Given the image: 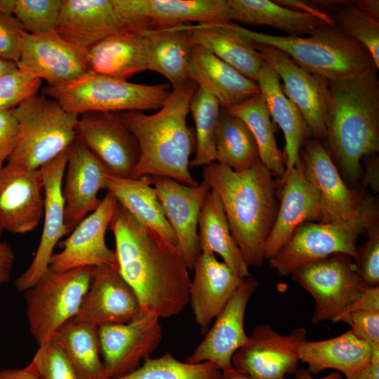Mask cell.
Wrapping results in <instances>:
<instances>
[{
	"instance_id": "obj_1",
	"label": "cell",
	"mask_w": 379,
	"mask_h": 379,
	"mask_svg": "<svg viewBox=\"0 0 379 379\" xmlns=\"http://www.w3.org/2000/svg\"><path fill=\"white\" fill-rule=\"evenodd\" d=\"M119 271L142 311L160 318L189 302L188 267L176 244L136 220L119 203L110 221Z\"/></svg>"
},
{
	"instance_id": "obj_2",
	"label": "cell",
	"mask_w": 379,
	"mask_h": 379,
	"mask_svg": "<svg viewBox=\"0 0 379 379\" xmlns=\"http://www.w3.org/2000/svg\"><path fill=\"white\" fill-rule=\"evenodd\" d=\"M272 174L260 159L242 171L217 162L203 168V180L219 198L248 267L262 264L265 244L278 211Z\"/></svg>"
},
{
	"instance_id": "obj_3",
	"label": "cell",
	"mask_w": 379,
	"mask_h": 379,
	"mask_svg": "<svg viewBox=\"0 0 379 379\" xmlns=\"http://www.w3.org/2000/svg\"><path fill=\"white\" fill-rule=\"evenodd\" d=\"M197 88L190 80L173 89L163 106L153 114L140 111L120 112L139 147L132 178L159 176L190 186L198 184L190 172L194 138L186 121Z\"/></svg>"
},
{
	"instance_id": "obj_4",
	"label": "cell",
	"mask_w": 379,
	"mask_h": 379,
	"mask_svg": "<svg viewBox=\"0 0 379 379\" xmlns=\"http://www.w3.org/2000/svg\"><path fill=\"white\" fill-rule=\"evenodd\" d=\"M373 67L354 76L328 80L326 137L330 150L352 182L361 161L379 150V79Z\"/></svg>"
},
{
	"instance_id": "obj_5",
	"label": "cell",
	"mask_w": 379,
	"mask_h": 379,
	"mask_svg": "<svg viewBox=\"0 0 379 379\" xmlns=\"http://www.w3.org/2000/svg\"><path fill=\"white\" fill-rule=\"evenodd\" d=\"M234 27L255 44L284 51L299 66L327 80L354 76L375 67L367 49L335 24L324 25L307 37L272 35L235 23Z\"/></svg>"
},
{
	"instance_id": "obj_6",
	"label": "cell",
	"mask_w": 379,
	"mask_h": 379,
	"mask_svg": "<svg viewBox=\"0 0 379 379\" xmlns=\"http://www.w3.org/2000/svg\"><path fill=\"white\" fill-rule=\"evenodd\" d=\"M44 95L67 112L84 113L159 109L171 93L166 84H140L91 71L66 82L48 85Z\"/></svg>"
},
{
	"instance_id": "obj_7",
	"label": "cell",
	"mask_w": 379,
	"mask_h": 379,
	"mask_svg": "<svg viewBox=\"0 0 379 379\" xmlns=\"http://www.w3.org/2000/svg\"><path fill=\"white\" fill-rule=\"evenodd\" d=\"M18 137L7 165L39 169L68 149L77 137L78 115L56 100L36 94L13 109Z\"/></svg>"
},
{
	"instance_id": "obj_8",
	"label": "cell",
	"mask_w": 379,
	"mask_h": 379,
	"mask_svg": "<svg viewBox=\"0 0 379 379\" xmlns=\"http://www.w3.org/2000/svg\"><path fill=\"white\" fill-rule=\"evenodd\" d=\"M377 209L368 199L353 216L339 221L299 226L281 250L269 259L272 268L287 276L305 265L343 253L354 258L360 234L376 226Z\"/></svg>"
},
{
	"instance_id": "obj_9",
	"label": "cell",
	"mask_w": 379,
	"mask_h": 379,
	"mask_svg": "<svg viewBox=\"0 0 379 379\" xmlns=\"http://www.w3.org/2000/svg\"><path fill=\"white\" fill-rule=\"evenodd\" d=\"M93 267L64 272L48 268L37 282L23 293L29 330L39 347L78 314L89 288Z\"/></svg>"
},
{
	"instance_id": "obj_10",
	"label": "cell",
	"mask_w": 379,
	"mask_h": 379,
	"mask_svg": "<svg viewBox=\"0 0 379 379\" xmlns=\"http://www.w3.org/2000/svg\"><path fill=\"white\" fill-rule=\"evenodd\" d=\"M291 274L314 300L313 324L340 321L369 286L356 272L352 258L343 253L302 266Z\"/></svg>"
},
{
	"instance_id": "obj_11",
	"label": "cell",
	"mask_w": 379,
	"mask_h": 379,
	"mask_svg": "<svg viewBox=\"0 0 379 379\" xmlns=\"http://www.w3.org/2000/svg\"><path fill=\"white\" fill-rule=\"evenodd\" d=\"M124 29L152 30L187 23L232 22L228 0H112Z\"/></svg>"
},
{
	"instance_id": "obj_12",
	"label": "cell",
	"mask_w": 379,
	"mask_h": 379,
	"mask_svg": "<svg viewBox=\"0 0 379 379\" xmlns=\"http://www.w3.org/2000/svg\"><path fill=\"white\" fill-rule=\"evenodd\" d=\"M101 359L107 379L124 376L138 368L160 344L159 318L141 310L129 322L98 327Z\"/></svg>"
},
{
	"instance_id": "obj_13",
	"label": "cell",
	"mask_w": 379,
	"mask_h": 379,
	"mask_svg": "<svg viewBox=\"0 0 379 379\" xmlns=\"http://www.w3.org/2000/svg\"><path fill=\"white\" fill-rule=\"evenodd\" d=\"M307 340L302 327L280 335L266 324L255 326L247 343L233 354L236 369L254 379H284L297 371L300 345Z\"/></svg>"
},
{
	"instance_id": "obj_14",
	"label": "cell",
	"mask_w": 379,
	"mask_h": 379,
	"mask_svg": "<svg viewBox=\"0 0 379 379\" xmlns=\"http://www.w3.org/2000/svg\"><path fill=\"white\" fill-rule=\"evenodd\" d=\"M255 46L283 81L282 91L299 109L314 138L325 140L330 97L328 80L303 69L276 47L261 44Z\"/></svg>"
},
{
	"instance_id": "obj_15",
	"label": "cell",
	"mask_w": 379,
	"mask_h": 379,
	"mask_svg": "<svg viewBox=\"0 0 379 379\" xmlns=\"http://www.w3.org/2000/svg\"><path fill=\"white\" fill-rule=\"evenodd\" d=\"M117 205L114 196L107 192L99 206L60 242L62 250L53 253L48 268L64 272L107 265L119 269L115 251L107 246L105 241Z\"/></svg>"
},
{
	"instance_id": "obj_16",
	"label": "cell",
	"mask_w": 379,
	"mask_h": 379,
	"mask_svg": "<svg viewBox=\"0 0 379 379\" xmlns=\"http://www.w3.org/2000/svg\"><path fill=\"white\" fill-rule=\"evenodd\" d=\"M78 137L102 163L109 173L131 178L139 158L138 142L123 122L120 112H87L80 115Z\"/></svg>"
},
{
	"instance_id": "obj_17",
	"label": "cell",
	"mask_w": 379,
	"mask_h": 379,
	"mask_svg": "<svg viewBox=\"0 0 379 379\" xmlns=\"http://www.w3.org/2000/svg\"><path fill=\"white\" fill-rule=\"evenodd\" d=\"M67 156L68 149L39 168L44 192V227L32 261L15 281V287L20 293L33 286L48 270L55 247L68 234L62 192Z\"/></svg>"
},
{
	"instance_id": "obj_18",
	"label": "cell",
	"mask_w": 379,
	"mask_h": 379,
	"mask_svg": "<svg viewBox=\"0 0 379 379\" xmlns=\"http://www.w3.org/2000/svg\"><path fill=\"white\" fill-rule=\"evenodd\" d=\"M17 67L49 85L72 80L90 71L86 53L69 44L55 30L39 34L23 32Z\"/></svg>"
},
{
	"instance_id": "obj_19",
	"label": "cell",
	"mask_w": 379,
	"mask_h": 379,
	"mask_svg": "<svg viewBox=\"0 0 379 379\" xmlns=\"http://www.w3.org/2000/svg\"><path fill=\"white\" fill-rule=\"evenodd\" d=\"M108 174L102 163L76 137L68 149L62 188L68 234L99 206L102 199L98 194L106 190Z\"/></svg>"
},
{
	"instance_id": "obj_20",
	"label": "cell",
	"mask_w": 379,
	"mask_h": 379,
	"mask_svg": "<svg viewBox=\"0 0 379 379\" xmlns=\"http://www.w3.org/2000/svg\"><path fill=\"white\" fill-rule=\"evenodd\" d=\"M258 287L256 279L251 277L243 279L187 362H212L221 371L233 367V354L248 339L244 330V316L248 302Z\"/></svg>"
},
{
	"instance_id": "obj_21",
	"label": "cell",
	"mask_w": 379,
	"mask_h": 379,
	"mask_svg": "<svg viewBox=\"0 0 379 379\" xmlns=\"http://www.w3.org/2000/svg\"><path fill=\"white\" fill-rule=\"evenodd\" d=\"M157 197L166 217L174 231L177 246L188 269L200 253L198 222L206 197L211 191L204 180L195 186L179 182L165 177H151Z\"/></svg>"
},
{
	"instance_id": "obj_22",
	"label": "cell",
	"mask_w": 379,
	"mask_h": 379,
	"mask_svg": "<svg viewBox=\"0 0 379 379\" xmlns=\"http://www.w3.org/2000/svg\"><path fill=\"white\" fill-rule=\"evenodd\" d=\"M139 300L119 269L107 265L93 267L89 288L76 322L98 327L129 322L141 312Z\"/></svg>"
},
{
	"instance_id": "obj_23",
	"label": "cell",
	"mask_w": 379,
	"mask_h": 379,
	"mask_svg": "<svg viewBox=\"0 0 379 379\" xmlns=\"http://www.w3.org/2000/svg\"><path fill=\"white\" fill-rule=\"evenodd\" d=\"M40 169L4 165L0 168V225L10 232L34 230L44 215Z\"/></svg>"
},
{
	"instance_id": "obj_24",
	"label": "cell",
	"mask_w": 379,
	"mask_h": 379,
	"mask_svg": "<svg viewBox=\"0 0 379 379\" xmlns=\"http://www.w3.org/2000/svg\"><path fill=\"white\" fill-rule=\"evenodd\" d=\"M300 157L308 181L320 199L321 222L347 219L361 204L359 194L347 187L330 155L319 140L307 139Z\"/></svg>"
},
{
	"instance_id": "obj_25",
	"label": "cell",
	"mask_w": 379,
	"mask_h": 379,
	"mask_svg": "<svg viewBox=\"0 0 379 379\" xmlns=\"http://www.w3.org/2000/svg\"><path fill=\"white\" fill-rule=\"evenodd\" d=\"M281 181L284 184L281 204L265 244L264 255L268 260L281 250L304 222L321 220L319 195L305 177L300 157Z\"/></svg>"
},
{
	"instance_id": "obj_26",
	"label": "cell",
	"mask_w": 379,
	"mask_h": 379,
	"mask_svg": "<svg viewBox=\"0 0 379 379\" xmlns=\"http://www.w3.org/2000/svg\"><path fill=\"white\" fill-rule=\"evenodd\" d=\"M192 270L189 302L196 322L204 331L221 312L244 278L209 251L200 252Z\"/></svg>"
},
{
	"instance_id": "obj_27",
	"label": "cell",
	"mask_w": 379,
	"mask_h": 379,
	"mask_svg": "<svg viewBox=\"0 0 379 379\" xmlns=\"http://www.w3.org/2000/svg\"><path fill=\"white\" fill-rule=\"evenodd\" d=\"M124 29L112 0H62L55 30L86 53L106 36Z\"/></svg>"
},
{
	"instance_id": "obj_28",
	"label": "cell",
	"mask_w": 379,
	"mask_h": 379,
	"mask_svg": "<svg viewBox=\"0 0 379 379\" xmlns=\"http://www.w3.org/2000/svg\"><path fill=\"white\" fill-rule=\"evenodd\" d=\"M148 30L122 29L102 39L86 53L89 70L128 80L147 70Z\"/></svg>"
},
{
	"instance_id": "obj_29",
	"label": "cell",
	"mask_w": 379,
	"mask_h": 379,
	"mask_svg": "<svg viewBox=\"0 0 379 379\" xmlns=\"http://www.w3.org/2000/svg\"><path fill=\"white\" fill-rule=\"evenodd\" d=\"M189 77L213 96L222 108L260 93L256 81L197 44H193L191 50Z\"/></svg>"
},
{
	"instance_id": "obj_30",
	"label": "cell",
	"mask_w": 379,
	"mask_h": 379,
	"mask_svg": "<svg viewBox=\"0 0 379 379\" xmlns=\"http://www.w3.org/2000/svg\"><path fill=\"white\" fill-rule=\"evenodd\" d=\"M193 44L201 46L233 67L248 79L256 81L265 62L255 43L238 32L234 22L186 25Z\"/></svg>"
},
{
	"instance_id": "obj_31",
	"label": "cell",
	"mask_w": 379,
	"mask_h": 379,
	"mask_svg": "<svg viewBox=\"0 0 379 379\" xmlns=\"http://www.w3.org/2000/svg\"><path fill=\"white\" fill-rule=\"evenodd\" d=\"M256 82L270 116L284 133L286 168L289 171L298 162L310 130L299 109L282 91L278 74L265 60Z\"/></svg>"
},
{
	"instance_id": "obj_32",
	"label": "cell",
	"mask_w": 379,
	"mask_h": 379,
	"mask_svg": "<svg viewBox=\"0 0 379 379\" xmlns=\"http://www.w3.org/2000/svg\"><path fill=\"white\" fill-rule=\"evenodd\" d=\"M377 350L349 330L333 338L305 341L299 347L298 356L300 360L307 364L311 373L331 368L347 376L364 368Z\"/></svg>"
},
{
	"instance_id": "obj_33",
	"label": "cell",
	"mask_w": 379,
	"mask_h": 379,
	"mask_svg": "<svg viewBox=\"0 0 379 379\" xmlns=\"http://www.w3.org/2000/svg\"><path fill=\"white\" fill-rule=\"evenodd\" d=\"M234 20L257 25H267L288 36L310 35L326 25H334L326 13L314 14L281 6L268 0H228Z\"/></svg>"
},
{
	"instance_id": "obj_34",
	"label": "cell",
	"mask_w": 379,
	"mask_h": 379,
	"mask_svg": "<svg viewBox=\"0 0 379 379\" xmlns=\"http://www.w3.org/2000/svg\"><path fill=\"white\" fill-rule=\"evenodd\" d=\"M106 190L136 220L177 245L175 234L157 197L151 176L119 178L109 173Z\"/></svg>"
},
{
	"instance_id": "obj_35",
	"label": "cell",
	"mask_w": 379,
	"mask_h": 379,
	"mask_svg": "<svg viewBox=\"0 0 379 379\" xmlns=\"http://www.w3.org/2000/svg\"><path fill=\"white\" fill-rule=\"evenodd\" d=\"M147 70L161 74L176 88L190 81L193 44L185 25L148 30Z\"/></svg>"
},
{
	"instance_id": "obj_36",
	"label": "cell",
	"mask_w": 379,
	"mask_h": 379,
	"mask_svg": "<svg viewBox=\"0 0 379 379\" xmlns=\"http://www.w3.org/2000/svg\"><path fill=\"white\" fill-rule=\"evenodd\" d=\"M198 241L200 252L218 254L237 276L251 277L248 265L234 241L218 196L212 191L207 194L198 222Z\"/></svg>"
},
{
	"instance_id": "obj_37",
	"label": "cell",
	"mask_w": 379,
	"mask_h": 379,
	"mask_svg": "<svg viewBox=\"0 0 379 379\" xmlns=\"http://www.w3.org/2000/svg\"><path fill=\"white\" fill-rule=\"evenodd\" d=\"M51 340L62 348L79 379H107L101 359L98 326L70 320Z\"/></svg>"
},
{
	"instance_id": "obj_38",
	"label": "cell",
	"mask_w": 379,
	"mask_h": 379,
	"mask_svg": "<svg viewBox=\"0 0 379 379\" xmlns=\"http://www.w3.org/2000/svg\"><path fill=\"white\" fill-rule=\"evenodd\" d=\"M215 162L234 171L249 168L259 159L256 141L247 125L221 107L215 130Z\"/></svg>"
},
{
	"instance_id": "obj_39",
	"label": "cell",
	"mask_w": 379,
	"mask_h": 379,
	"mask_svg": "<svg viewBox=\"0 0 379 379\" xmlns=\"http://www.w3.org/2000/svg\"><path fill=\"white\" fill-rule=\"evenodd\" d=\"M225 109L247 125L256 141L260 161L281 180L284 179L286 168L276 142L270 114L260 92Z\"/></svg>"
},
{
	"instance_id": "obj_40",
	"label": "cell",
	"mask_w": 379,
	"mask_h": 379,
	"mask_svg": "<svg viewBox=\"0 0 379 379\" xmlns=\"http://www.w3.org/2000/svg\"><path fill=\"white\" fill-rule=\"evenodd\" d=\"M218 100L200 87L190 107L195 124L196 152L190 168L206 166L215 162V130L220 111Z\"/></svg>"
},
{
	"instance_id": "obj_41",
	"label": "cell",
	"mask_w": 379,
	"mask_h": 379,
	"mask_svg": "<svg viewBox=\"0 0 379 379\" xmlns=\"http://www.w3.org/2000/svg\"><path fill=\"white\" fill-rule=\"evenodd\" d=\"M222 371L212 362H182L171 353L147 358L133 372L114 379H220Z\"/></svg>"
},
{
	"instance_id": "obj_42",
	"label": "cell",
	"mask_w": 379,
	"mask_h": 379,
	"mask_svg": "<svg viewBox=\"0 0 379 379\" xmlns=\"http://www.w3.org/2000/svg\"><path fill=\"white\" fill-rule=\"evenodd\" d=\"M354 1L340 8L328 15L335 25L352 37L371 54L374 65L379 69V18L373 17L354 5Z\"/></svg>"
},
{
	"instance_id": "obj_43",
	"label": "cell",
	"mask_w": 379,
	"mask_h": 379,
	"mask_svg": "<svg viewBox=\"0 0 379 379\" xmlns=\"http://www.w3.org/2000/svg\"><path fill=\"white\" fill-rule=\"evenodd\" d=\"M62 0H16L13 15L25 32L39 34L55 30Z\"/></svg>"
},
{
	"instance_id": "obj_44",
	"label": "cell",
	"mask_w": 379,
	"mask_h": 379,
	"mask_svg": "<svg viewBox=\"0 0 379 379\" xmlns=\"http://www.w3.org/2000/svg\"><path fill=\"white\" fill-rule=\"evenodd\" d=\"M41 80L18 67L0 77V112L13 110L38 93Z\"/></svg>"
},
{
	"instance_id": "obj_45",
	"label": "cell",
	"mask_w": 379,
	"mask_h": 379,
	"mask_svg": "<svg viewBox=\"0 0 379 379\" xmlns=\"http://www.w3.org/2000/svg\"><path fill=\"white\" fill-rule=\"evenodd\" d=\"M31 363L41 379H79L63 350L53 340L39 347Z\"/></svg>"
},
{
	"instance_id": "obj_46",
	"label": "cell",
	"mask_w": 379,
	"mask_h": 379,
	"mask_svg": "<svg viewBox=\"0 0 379 379\" xmlns=\"http://www.w3.org/2000/svg\"><path fill=\"white\" fill-rule=\"evenodd\" d=\"M368 239L361 247L357 248L353 259L357 274L371 286H379V232L375 226L368 232Z\"/></svg>"
},
{
	"instance_id": "obj_47",
	"label": "cell",
	"mask_w": 379,
	"mask_h": 379,
	"mask_svg": "<svg viewBox=\"0 0 379 379\" xmlns=\"http://www.w3.org/2000/svg\"><path fill=\"white\" fill-rule=\"evenodd\" d=\"M348 324L357 338L379 350V312L358 310L349 313L342 321Z\"/></svg>"
},
{
	"instance_id": "obj_48",
	"label": "cell",
	"mask_w": 379,
	"mask_h": 379,
	"mask_svg": "<svg viewBox=\"0 0 379 379\" xmlns=\"http://www.w3.org/2000/svg\"><path fill=\"white\" fill-rule=\"evenodd\" d=\"M25 29L14 15L0 13V59L17 64L20 38Z\"/></svg>"
},
{
	"instance_id": "obj_49",
	"label": "cell",
	"mask_w": 379,
	"mask_h": 379,
	"mask_svg": "<svg viewBox=\"0 0 379 379\" xmlns=\"http://www.w3.org/2000/svg\"><path fill=\"white\" fill-rule=\"evenodd\" d=\"M18 137V125L13 110L0 112V168L11 154Z\"/></svg>"
},
{
	"instance_id": "obj_50",
	"label": "cell",
	"mask_w": 379,
	"mask_h": 379,
	"mask_svg": "<svg viewBox=\"0 0 379 379\" xmlns=\"http://www.w3.org/2000/svg\"><path fill=\"white\" fill-rule=\"evenodd\" d=\"M358 310L379 312V286H367L361 295L347 309L340 321L349 313Z\"/></svg>"
},
{
	"instance_id": "obj_51",
	"label": "cell",
	"mask_w": 379,
	"mask_h": 379,
	"mask_svg": "<svg viewBox=\"0 0 379 379\" xmlns=\"http://www.w3.org/2000/svg\"><path fill=\"white\" fill-rule=\"evenodd\" d=\"M3 227L0 225V286L9 281L15 256L11 247L1 239Z\"/></svg>"
},
{
	"instance_id": "obj_52",
	"label": "cell",
	"mask_w": 379,
	"mask_h": 379,
	"mask_svg": "<svg viewBox=\"0 0 379 379\" xmlns=\"http://www.w3.org/2000/svg\"><path fill=\"white\" fill-rule=\"evenodd\" d=\"M0 379H41L33 364L30 362L22 368L0 371Z\"/></svg>"
},
{
	"instance_id": "obj_53",
	"label": "cell",
	"mask_w": 379,
	"mask_h": 379,
	"mask_svg": "<svg viewBox=\"0 0 379 379\" xmlns=\"http://www.w3.org/2000/svg\"><path fill=\"white\" fill-rule=\"evenodd\" d=\"M345 377L346 379H379V350L374 352L370 363L364 368Z\"/></svg>"
},
{
	"instance_id": "obj_54",
	"label": "cell",
	"mask_w": 379,
	"mask_h": 379,
	"mask_svg": "<svg viewBox=\"0 0 379 379\" xmlns=\"http://www.w3.org/2000/svg\"><path fill=\"white\" fill-rule=\"evenodd\" d=\"M354 5L364 13L379 18V1L378 0H357Z\"/></svg>"
},
{
	"instance_id": "obj_55",
	"label": "cell",
	"mask_w": 379,
	"mask_h": 379,
	"mask_svg": "<svg viewBox=\"0 0 379 379\" xmlns=\"http://www.w3.org/2000/svg\"><path fill=\"white\" fill-rule=\"evenodd\" d=\"M295 379H343L338 372H333L323 378H314L308 370L300 369L296 371Z\"/></svg>"
},
{
	"instance_id": "obj_56",
	"label": "cell",
	"mask_w": 379,
	"mask_h": 379,
	"mask_svg": "<svg viewBox=\"0 0 379 379\" xmlns=\"http://www.w3.org/2000/svg\"><path fill=\"white\" fill-rule=\"evenodd\" d=\"M220 379H254L248 375L232 367L228 370L222 371Z\"/></svg>"
},
{
	"instance_id": "obj_57",
	"label": "cell",
	"mask_w": 379,
	"mask_h": 379,
	"mask_svg": "<svg viewBox=\"0 0 379 379\" xmlns=\"http://www.w3.org/2000/svg\"><path fill=\"white\" fill-rule=\"evenodd\" d=\"M16 0H0V13L13 15Z\"/></svg>"
},
{
	"instance_id": "obj_58",
	"label": "cell",
	"mask_w": 379,
	"mask_h": 379,
	"mask_svg": "<svg viewBox=\"0 0 379 379\" xmlns=\"http://www.w3.org/2000/svg\"><path fill=\"white\" fill-rule=\"evenodd\" d=\"M17 67L15 62L0 59V77L15 69Z\"/></svg>"
}]
</instances>
